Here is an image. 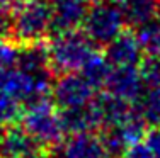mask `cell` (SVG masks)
Returning <instances> with one entry per match:
<instances>
[{"label": "cell", "mask_w": 160, "mask_h": 158, "mask_svg": "<svg viewBox=\"0 0 160 158\" xmlns=\"http://www.w3.org/2000/svg\"><path fill=\"white\" fill-rule=\"evenodd\" d=\"M51 0H24L12 10L10 36L17 44H36L51 34Z\"/></svg>", "instance_id": "6da1fadb"}, {"label": "cell", "mask_w": 160, "mask_h": 158, "mask_svg": "<svg viewBox=\"0 0 160 158\" xmlns=\"http://www.w3.org/2000/svg\"><path fill=\"white\" fill-rule=\"evenodd\" d=\"M96 53V44L78 29L53 34L48 44L49 63L53 71H58V75L80 71Z\"/></svg>", "instance_id": "7a4b0ae2"}, {"label": "cell", "mask_w": 160, "mask_h": 158, "mask_svg": "<svg viewBox=\"0 0 160 158\" xmlns=\"http://www.w3.org/2000/svg\"><path fill=\"white\" fill-rule=\"evenodd\" d=\"M21 122V126L31 134L39 148L49 150L65 136L62 117L53 100L49 102L43 99L28 105V109L22 111Z\"/></svg>", "instance_id": "3957f363"}, {"label": "cell", "mask_w": 160, "mask_h": 158, "mask_svg": "<svg viewBox=\"0 0 160 158\" xmlns=\"http://www.w3.org/2000/svg\"><path fill=\"white\" fill-rule=\"evenodd\" d=\"M126 19L119 3L96 0L87 10L82 31L96 46H108L121 32H124Z\"/></svg>", "instance_id": "277c9868"}, {"label": "cell", "mask_w": 160, "mask_h": 158, "mask_svg": "<svg viewBox=\"0 0 160 158\" xmlns=\"http://www.w3.org/2000/svg\"><path fill=\"white\" fill-rule=\"evenodd\" d=\"M51 97H53V104L60 111L82 107V105L94 102V99H96V87L80 71L60 73L53 80Z\"/></svg>", "instance_id": "5b68a950"}, {"label": "cell", "mask_w": 160, "mask_h": 158, "mask_svg": "<svg viewBox=\"0 0 160 158\" xmlns=\"http://www.w3.org/2000/svg\"><path fill=\"white\" fill-rule=\"evenodd\" d=\"M48 158H109L96 133L67 134L48 150Z\"/></svg>", "instance_id": "8992f818"}, {"label": "cell", "mask_w": 160, "mask_h": 158, "mask_svg": "<svg viewBox=\"0 0 160 158\" xmlns=\"http://www.w3.org/2000/svg\"><path fill=\"white\" fill-rule=\"evenodd\" d=\"M145 87L147 84L138 66H112L104 85L106 92L114 93L128 102H140L145 95Z\"/></svg>", "instance_id": "52a82bcc"}, {"label": "cell", "mask_w": 160, "mask_h": 158, "mask_svg": "<svg viewBox=\"0 0 160 158\" xmlns=\"http://www.w3.org/2000/svg\"><path fill=\"white\" fill-rule=\"evenodd\" d=\"M96 0H51L53 27L51 34L77 31L82 27L89 7Z\"/></svg>", "instance_id": "ba28073f"}, {"label": "cell", "mask_w": 160, "mask_h": 158, "mask_svg": "<svg viewBox=\"0 0 160 158\" xmlns=\"http://www.w3.org/2000/svg\"><path fill=\"white\" fill-rule=\"evenodd\" d=\"M104 58L111 66H140L145 51L136 32L124 31L106 46Z\"/></svg>", "instance_id": "9c48e42d"}, {"label": "cell", "mask_w": 160, "mask_h": 158, "mask_svg": "<svg viewBox=\"0 0 160 158\" xmlns=\"http://www.w3.org/2000/svg\"><path fill=\"white\" fill-rule=\"evenodd\" d=\"M34 150H39V146L22 126L17 124L0 126V156L2 158H21Z\"/></svg>", "instance_id": "30bf717a"}, {"label": "cell", "mask_w": 160, "mask_h": 158, "mask_svg": "<svg viewBox=\"0 0 160 158\" xmlns=\"http://www.w3.org/2000/svg\"><path fill=\"white\" fill-rule=\"evenodd\" d=\"M60 117H62L65 134L96 133V129H102V122L94 102L82 105V107L63 109L60 111Z\"/></svg>", "instance_id": "8fae6325"}, {"label": "cell", "mask_w": 160, "mask_h": 158, "mask_svg": "<svg viewBox=\"0 0 160 158\" xmlns=\"http://www.w3.org/2000/svg\"><path fill=\"white\" fill-rule=\"evenodd\" d=\"M94 104L97 107L102 127L121 124L136 111L133 102H128V100L121 99V97L114 95V93H109V92H104L101 95H97L94 99Z\"/></svg>", "instance_id": "7c38bea8"}, {"label": "cell", "mask_w": 160, "mask_h": 158, "mask_svg": "<svg viewBox=\"0 0 160 158\" xmlns=\"http://www.w3.org/2000/svg\"><path fill=\"white\" fill-rule=\"evenodd\" d=\"M121 9L126 26L140 29L160 17V0H124Z\"/></svg>", "instance_id": "4fadbf2b"}, {"label": "cell", "mask_w": 160, "mask_h": 158, "mask_svg": "<svg viewBox=\"0 0 160 158\" xmlns=\"http://www.w3.org/2000/svg\"><path fill=\"white\" fill-rule=\"evenodd\" d=\"M111 70H112V66L108 63V60L104 58V55L96 53V55L89 60V63L80 70V73H82L96 89H99V87H104L106 85V80H108Z\"/></svg>", "instance_id": "5bb4252c"}, {"label": "cell", "mask_w": 160, "mask_h": 158, "mask_svg": "<svg viewBox=\"0 0 160 158\" xmlns=\"http://www.w3.org/2000/svg\"><path fill=\"white\" fill-rule=\"evenodd\" d=\"M138 109L148 126H160V87H152L140 99Z\"/></svg>", "instance_id": "9a60e30c"}, {"label": "cell", "mask_w": 160, "mask_h": 158, "mask_svg": "<svg viewBox=\"0 0 160 158\" xmlns=\"http://www.w3.org/2000/svg\"><path fill=\"white\" fill-rule=\"evenodd\" d=\"M136 36L143 46L145 55L160 53V17L150 24L136 29Z\"/></svg>", "instance_id": "2e32d148"}, {"label": "cell", "mask_w": 160, "mask_h": 158, "mask_svg": "<svg viewBox=\"0 0 160 158\" xmlns=\"http://www.w3.org/2000/svg\"><path fill=\"white\" fill-rule=\"evenodd\" d=\"M21 116L22 104L0 90V126L16 124V121H21Z\"/></svg>", "instance_id": "e0dca14e"}, {"label": "cell", "mask_w": 160, "mask_h": 158, "mask_svg": "<svg viewBox=\"0 0 160 158\" xmlns=\"http://www.w3.org/2000/svg\"><path fill=\"white\" fill-rule=\"evenodd\" d=\"M138 68L142 71V77L147 87H160V53L145 55Z\"/></svg>", "instance_id": "ac0fdd59"}, {"label": "cell", "mask_w": 160, "mask_h": 158, "mask_svg": "<svg viewBox=\"0 0 160 158\" xmlns=\"http://www.w3.org/2000/svg\"><path fill=\"white\" fill-rule=\"evenodd\" d=\"M123 158H160V155H157L153 150L148 148V146L142 141V143H138V145H133L123 155Z\"/></svg>", "instance_id": "d6986e66"}, {"label": "cell", "mask_w": 160, "mask_h": 158, "mask_svg": "<svg viewBox=\"0 0 160 158\" xmlns=\"http://www.w3.org/2000/svg\"><path fill=\"white\" fill-rule=\"evenodd\" d=\"M143 143L152 148L157 155H160V126H150L143 138Z\"/></svg>", "instance_id": "ffe728a7"}, {"label": "cell", "mask_w": 160, "mask_h": 158, "mask_svg": "<svg viewBox=\"0 0 160 158\" xmlns=\"http://www.w3.org/2000/svg\"><path fill=\"white\" fill-rule=\"evenodd\" d=\"M21 158H48V156H46V155H43V153H41L39 150H34V151L28 153V155H24V156H21Z\"/></svg>", "instance_id": "44dd1931"}, {"label": "cell", "mask_w": 160, "mask_h": 158, "mask_svg": "<svg viewBox=\"0 0 160 158\" xmlns=\"http://www.w3.org/2000/svg\"><path fill=\"white\" fill-rule=\"evenodd\" d=\"M109 2H114V3H119V5H121V3L124 2V0H109Z\"/></svg>", "instance_id": "7402d4cb"}, {"label": "cell", "mask_w": 160, "mask_h": 158, "mask_svg": "<svg viewBox=\"0 0 160 158\" xmlns=\"http://www.w3.org/2000/svg\"><path fill=\"white\" fill-rule=\"evenodd\" d=\"M0 158H2V156H0Z\"/></svg>", "instance_id": "603a6c76"}]
</instances>
